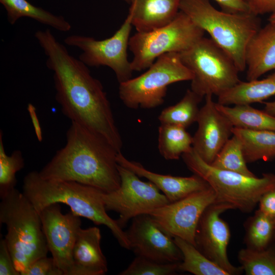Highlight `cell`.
Listing matches in <instances>:
<instances>
[{
  "label": "cell",
  "mask_w": 275,
  "mask_h": 275,
  "mask_svg": "<svg viewBox=\"0 0 275 275\" xmlns=\"http://www.w3.org/2000/svg\"><path fill=\"white\" fill-rule=\"evenodd\" d=\"M101 235L96 227L79 230L73 250L75 275H103L106 260L100 245Z\"/></svg>",
  "instance_id": "18"
},
{
  "label": "cell",
  "mask_w": 275,
  "mask_h": 275,
  "mask_svg": "<svg viewBox=\"0 0 275 275\" xmlns=\"http://www.w3.org/2000/svg\"><path fill=\"white\" fill-rule=\"evenodd\" d=\"M180 10L206 32L233 60L239 72L246 69L248 43L261 28L258 16L251 12L230 13L215 9L209 0H181Z\"/></svg>",
  "instance_id": "5"
},
{
  "label": "cell",
  "mask_w": 275,
  "mask_h": 275,
  "mask_svg": "<svg viewBox=\"0 0 275 275\" xmlns=\"http://www.w3.org/2000/svg\"><path fill=\"white\" fill-rule=\"evenodd\" d=\"M222 10L230 13L250 12L246 0H214Z\"/></svg>",
  "instance_id": "36"
},
{
  "label": "cell",
  "mask_w": 275,
  "mask_h": 275,
  "mask_svg": "<svg viewBox=\"0 0 275 275\" xmlns=\"http://www.w3.org/2000/svg\"><path fill=\"white\" fill-rule=\"evenodd\" d=\"M35 37L53 72L56 99L71 122L90 129L121 152L123 142L109 101L101 82L89 67L70 54L49 29L38 30Z\"/></svg>",
  "instance_id": "1"
},
{
  "label": "cell",
  "mask_w": 275,
  "mask_h": 275,
  "mask_svg": "<svg viewBox=\"0 0 275 275\" xmlns=\"http://www.w3.org/2000/svg\"><path fill=\"white\" fill-rule=\"evenodd\" d=\"M132 26L127 15L119 30L109 38L98 40L92 37L74 34L67 37L64 42L81 50L78 59L88 67L110 68L121 83L130 79L133 71L127 53Z\"/></svg>",
  "instance_id": "10"
},
{
  "label": "cell",
  "mask_w": 275,
  "mask_h": 275,
  "mask_svg": "<svg viewBox=\"0 0 275 275\" xmlns=\"http://www.w3.org/2000/svg\"><path fill=\"white\" fill-rule=\"evenodd\" d=\"M203 98L188 89L183 97L176 104L162 111L158 116L160 124L187 128L197 122L200 108L198 105Z\"/></svg>",
  "instance_id": "27"
},
{
  "label": "cell",
  "mask_w": 275,
  "mask_h": 275,
  "mask_svg": "<svg viewBox=\"0 0 275 275\" xmlns=\"http://www.w3.org/2000/svg\"><path fill=\"white\" fill-rule=\"evenodd\" d=\"M24 166L22 153L19 150L14 151L10 156L5 151L3 132L0 131V197L15 188L16 174Z\"/></svg>",
  "instance_id": "31"
},
{
  "label": "cell",
  "mask_w": 275,
  "mask_h": 275,
  "mask_svg": "<svg viewBox=\"0 0 275 275\" xmlns=\"http://www.w3.org/2000/svg\"><path fill=\"white\" fill-rule=\"evenodd\" d=\"M0 3L6 11L10 24H14L20 18L26 17L58 31L67 32L71 29L70 23L63 16L54 15L26 0H0Z\"/></svg>",
  "instance_id": "23"
},
{
  "label": "cell",
  "mask_w": 275,
  "mask_h": 275,
  "mask_svg": "<svg viewBox=\"0 0 275 275\" xmlns=\"http://www.w3.org/2000/svg\"><path fill=\"white\" fill-rule=\"evenodd\" d=\"M20 274L64 275V273L56 264L52 257L45 256L35 260Z\"/></svg>",
  "instance_id": "33"
},
{
  "label": "cell",
  "mask_w": 275,
  "mask_h": 275,
  "mask_svg": "<svg viewBox=\"0 0 275 275\" xmlns=\"http://www.w3.org/2000/svg\"><path fill=\"white\" fill-rule=\"evenodd\" d=\"M22 189L39 213L48 205L65 204L79 216L96 225L106 226L122 247L130 249L125 231L117 219L106 213L102 198L103 191L101 190L75 181L44 179L36 171L24 177Z\"/></svg>",
  "instance_id": "3"
},
{
  "label": "cell",
  "mask_w": 275,
  "mask_h": 275,
  "mask_svg": "<svg viewBox=\"0 0 275 275\" xmlns=\"http://www.w3.org/2000/svg\"><path fill=\"white\" fill-rule=\"evenodd\" d=\"M179 53L193 74L190 89L203 98L218 97L241 81L233 60L211 38L203 37Z\"/></svg>",
  "instance_id": "7"
},
{
  "label": "cell",
  "mask_w": 275,
  "mask_h": 275,
  "mask_svg": "<svg viewBox=\"0 0 275 275\" xmlns=\"http://www.w3.org/2000/svg\"><path fill=\"white\" fill-rule=\"evenodd\" d=\"M251 13L258 16L275 12V0H246Z\"/></svg>",
  "instance_id": "35"
},
{
  "label": "cell",
  "mask_w": 275,
  "mask_h": 275,
  "mask_svg": "<svg viewBox=\"0 0 275 275\" xmlns=\"http://www.w3.org/2000/svg\"><path fill=\"white\" fill-rule=\"evenodd\" d=\"M117 161L119 165L153 183L166 196L170 203L210 187L205 180L194 174L189 177H179L151 172L141 163L128 160L121 152H118Z\"/></svg>",
  "instance_id": "17"
},
{
  "label": "cell",
  "mask_w": 275,
  "mask_h": 275,
  "mask_svg": "<svg viewBox=\"0 0 275 275\" xmlns=\"http://www.w3.org/2000/svg\"><path fill=\"white\" fill-rule=\"evenodd\" d=\"M49 251L64 275H75L72 253L81 222L71 211L63 214L59 203L47 205L40 212Z\"/></svg>",
  "instance_id": "13"
},
{
  "label": "cell",
  "mask_w": 275,
  "mask_h": 275,
  "mask_svg": "<svg viewBox=\"0 0 275 275\" xmlns=\"http://www.w3.org/2000/svg\"><path fill=\"white\" fill-rule=\"evenodd\" d=\"M193 137L183 127L160 124L158 127V148L167 160H177L193 150Z\"/></svg>",
  "instance_id": "25"
},
{
  "label": "cell",
  "mask_w": 275,
  "mask_h": 275,
  "mask_svg": "<svg viewBox=\"0 0 275 275\" xmlns=\"http://www.w3.org/2000/svg\"><path fill=\"white\" fill-rule=\"evenodd\" d=\"M181 0H131L128 16L137 32H147L170 23L180 11Z\"/></svg>",
  "instance_id": "19"
},
{
  "label": "cell",
  "mask_w": 275,
  "mask_h": 275,
  "mask_svg": "<svg viewBox=\"0 0 275 275\" xmlns=\"http://www.w3.org/2000/svg\"><path fill=\"white\" fill-rule=\"evenodd\" d=\"M233 209L232 206L223 202H215L208 206L201 215L195 235L196 248L229 275L240 274L243 271L241 266H234L228 259L230 230L220 216L224 212Z\"/></svg>",
  "instance_id": "14"
},
{
  "label": "cell",
  "mask_w": 275,
  "mask_h": 275,
  "mask_svg": "<svg viewBox=\"0 0 275 275\" xmlns=\"http://www.w3.org/2000/svg\"><path fill=\"white\" fill-rule=\"evenodd\" d=\"M173 238L183 256L182 261L178 264L179 270L195 275H229L205 257L193 244L178 237Z\"/></svg>",
  "instance_id": "28"
},
{
  "label": "cell",
  "mask_w": 275,
  "mask_h": 275,
  "mask_svg": "<svg viewBox=\"0 0 275 275\" xmlns=\"http://www.w3.org/2000/svg\"><path fill=\"white\" fill-rule=\"evenodd\" d=\"M241 142L234 135L228 140L210 164L218 169L256 176L247 167Z\"/></svg>",
  "instance_id": "30"
},
{
  "label": "cell",
  "mask_w": 275,
  "mask_h": 275,
  "mask_svg": "<svg viewBox=\"0 0 275 275\" xmlns=\"http://www.w3.org/2000/svg\"><path fill=\"white\" fill-rule=\"evenodd\" d=\"M217 109L224 114L235 127L252 130L275 131V116L250 104L225 105L216 102Z\"/></svg>",
  "instance_id": "24"
},
{
  "label": "cell",
  "mask_w": 275,
  "mask_h": 275,
  "mask_svg": "<svg viewBox=\"0 0 275 275\" xmlns=\"http://www.w3.org/2000/svg\"><path fill=\"white\" fill-rule=\"evenodd\" d=\"M274 95L275 72L262 79L240 81L218 96L217 102L225 105L251 104L262 102Z\"/></svg>",
  "instance_id": "21"
},
{
  "label": "cell",
  "mask_w": 275,
  "mask_h": 275,
  "mask_svg": "<svg viewBox=\"0 0 275 275\" xmlns=\"http://www.w3.org/2000/svg\"><path fill=\"white\" fill-rule=\"evenodd\" d=\"M118 168L121 179L120 187L111 193L103 192L102 198L106 210L119 214L117 221L121 228L130 219L148 214L170 203L153 183L142 181L134 172L119 164Z\"/></svg>",
  "instance_id": "11"
},
{
  "label": "cell",
  "mask_w": 275,
  "mask_h": 275,
  "mask_svg": "<svg viewBox=\"0 0 275 275\" xmlns=\"http://www.w3.org/2000/svg\"><path fill=\"white\" fill-rule=\"evenodd\" d=\"M123 1L126 2L128 3H129V4L130 3V2H131V0H123Z\"/></svg>",
  "instance_id": "41"
},
{
  "label": "cell",
  "mask_w": 275,
  "mask_h": 275,
  "mask_svg": "<svg viewBox=\"0 0 275 275\" xmlns=\"http://www.w3.org/2000/svg\"><path fill=\"white\" fill-rule=\"evenodd\" d=\"M179 263H160L142 256H136L129 265L119 274H174L179 270Z\"/></svg>",
  "instance_id": "32"
},
{
  "label": "cell",
  "mask_w": 275,
  "mask_h": 275,
  "mask_svg": "<svg viewBox=\"0 0 275 275\" xmlns=\"http://www.w3.org/2000/svg\"><path fill=\"white\" fill-rule=\"evenodd\" d=\"M258 204V209L275 220V188L265 193Z\"/></svg>",
  "instance_id": "37"
},
{
  "label": "cell",
  "mask_w": 275,
  "mask_h": 275,
  "mask_svg": "<svg viewBox=\"0 0 275 275\" xmlns=\"http://www.w3.org/2000/svg\"><path fill=\"white\" fill-rule=\"evenodd\" d=\"M125 232L130 249L136 256L160 263L182 261V253L173 237L164 232L149 214L133 218Z\"/></svg>",
  "instance_id": "15"
},
{
  "label": "cell",
  "mask_w": 275,
  "mask_h": 275,
  "mask_svg": "<svg viewBox=\"0 0 275 275\" xmlns=\"http://www.w3.org/2000/svg\"><path fill=\"white\" fill-rule=\"evenodd\" d=\"M246 79L259 78L275 70V26L268 23L261 28L247 44L245 52Z\"/></svg>",
  "instance_id": "20"
},
{
  "label": "cell",
  "mask_w": 275,
  "mask_h": 275,
  "mask_svg": "<svg viewBox=\"0 0 275 275\" xmlns=\"http://www.w3.org/2000/svg\"><path fill=\"white\" fill-rule=\"evenodd\" d=\"M205 32L185 13L179 11L168 24L147 32H137L130 37L128 48L133 54V71L148 69L161 56L180 53L204 37Z\"/></svg>",
  "instance_id": "9"
},
{
  "label": "cell",
  "mask_w": 275,
  "mask_h": 275,
  "mask_svg": "<svg viewBox=\"0 0 275 275\" xmlns=\"http://www.w3.org/2000/svg\"><path fill=\"white\" fill-rule=\"evenodd\" d=\"M232 133L241 143L247 163L275 159V131L252 130L234 127Z\"/></svg>",
  "instance_id": "22"
},
{
  "label": "cell",
  "mask_w": 275,
  "mask_h": 275,
  "mask_svg": "<svg viewBox=\"0 0 275 275\" xmlns=\"http://www.w3.org/2000/svg\"><path fill=\"white\" fill-rule=\"evenodd\" d=\"M4 239L0 241V275H19Z\"/></svg>",
  "instance_id": "34"
},
{
  "label": "cell",
  "mask_w": 275,
  "mask_h": 275,
  "mask_svg": "<svg viewBox=\"0 0 275 275\" xmlns=\"http://www.w3.org/2000/svg\"><path fill=\"white\" fill-rule=\"evenodd\" d=\"M268 20L269 23L275 26V12L271 14Z\"/></svg>",
  "instance_id": "40"
},
{
  "label": "cell",
  "mask_w": 275,
  "mask_h": 275,
  "mask_svg": "<svg viewBox=\"0 0 275 275\" xmlns=\"http://www.w3.org/2000/svg\"><path fill=\"white\" fill-rule=\"evenodd\" d=\"M27 110L31 119L37 138L39 142H41L43 139L42 132L36 114V107L32 103H29L27 106Z\"/></svg>",
  "instance_id": "38"
},
{
  "label": "cell",
  "mask_w": 275,
  "mask_h": 275,
  "mask_svg": "<svg viewBox=\"0 0 275 275\" xmlns=\"http://www.w3.org/2000/svg\"><path fill=\"white\" fill-rule=\"evenodd\" d=\"M205 98L197 121L198 128L193 136V148L202 160L210 164L233 135L234 126L217 109L212 95Z\"/></svg>",
  "instance_id": "16"
},
{
  "label": "cell",
  "mask_w": 275,
  "mask_h": 275,
  "mask_svg": "<svg viewBox=\"0 0 275 275\" xmlns=\"http://www.w3.org/2000/svg\"><path fill=\"white\" fill-rule=\"evenodd\" d=\"M140 76L120 83V98L127 107L155 108L162 104L168 87L190 80L192 72L183 64L179 53L169 52L159 58Z\"/></svg>",
  "instance_id": "8"
},
{
  "label": "cell",
  "mask_w": 275,
  "mask_h": 275,
  "mask_svg": "<svg viewBox=\"0 0 275 275\" xmlns=\"http://www.w3.org/2000/svg\"><path fill=\"white\" fill-rule=\"evenodd\" d=\"M216 200L210 187L156 208L148 214L173 237L182 238L196 247L195 235L199 220L205 209Z\"/></svg>",
  "instance_id": "12"
},
{
  "label": "cell",
  "mask_w": 275,
  "mask_h": 275,
  "mask_svg": "<svg viewBox=\"0 0 275 275\" xmlns=\"http://www.w3.org/2000/svg\"><path fill=\"white\" fill-rule=\"evenodd\" d=\"M238 259L246 275H275V242L262 250L242 249Z\"/></svg>",
  "instance_id": "29"
},
{
  "label": "cell",
  "mask_w": 275,
  "mask_h": 275,
  "mask_svg": "<svg viewBox=\"0 0 275 275\" xmlns=\"http://www.w3.org/2000/svg\"><path fill=\"white\" fill-rule=\"evenodd\" d=\"M182 158L187 168L205 180L216 195V202L228 203L234 209L250 213L261 197L275 188V174L260 178L217 169L202 160L193 150Z\"/></svg>",
  "instance_id": "6"
},
{
  "label": "cell",
  "mask_w": 275,
  "mask_h": 275,
  "mask_svg": "<svg viewBox=\"0 0 275 275\" xmlns=\"http://www.w3.org/2000/svg\"><path fill=\"white\" fill-rule=\"evenodd\" d=\"M118 152L99 135L71 122L65 145L38 172L44 179L75 181L111 193L121 183Z\"/></svg>",
  "instance_id": "2"
},
{
  "label": "cell",
  "mask_w": 275,
  "mask_h": 275,
  "mask_svg": "<svg viewBox=\"0 0 275 275\" xmlns=\"http://www.w3.org/2000/svg\"><path fill=\"white\" fill-rule=\"evenodd\" d=\"M244 227L246 248L262 250L275 242V220L259 209L246 219Z\"/></svg>",
  "instance_id": "26"
},
{
  "label": "cell",
  "mask_w": 275,
  "mask_h": 275,
  "mask_svg": "<svg viewBox=\"0 0 275 275\" xmlns=\"http://www.w3.org/2000/svg\"><path fill=\"white\" fill-rule=\"evenodd\" d=\"M0 223L6 226L5 239L20 274L48 248L40 213L23 193L15 188L1 198Z\"/></svg>",
  "instance_id": "4"
},
{
  "label": "cell",
  "mask_w": 275,
  "mask_h": 275,
  "mask_svg": "<svg viewBox=\"0 0 275 275\" xmlns=\"http://www.w3.org/2000/svg\"><path fill=\"white\" fill-rule=\"evenodd\" d=\"M263 102L265 104L263 110L266 113L275 116V100Z\"/></svg>",
  "instance_id": "39"
}]
</instances>
